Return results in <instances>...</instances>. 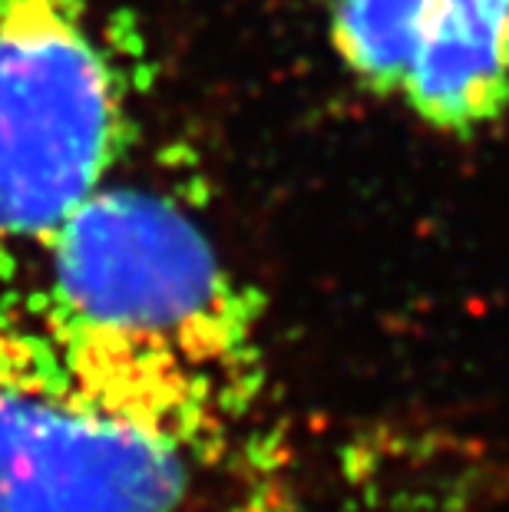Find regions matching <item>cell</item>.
Here are the masks:
<instances>
[{
  "label": "cell",
  "mask_w": 509,
  "mask_h": 512,
  "mask_svg": "<svg viewBox=\"0 0 509 512\" xmlns=\"http://www.w3.org/2000/svg\"><path fill=\"white\" fill-rule=\"evenodd\" d=\"M354 80L443 133H473L509 106V0H324Z\"/></svg>",
  "instance_id": "277c9868"
},
{
  "label": "cell",
  "mask_w": 509,
  "mask_h": 512,
  "mask_svg": "<svg viewBox=\"0 0 509 512\" xmlns=\"http://www.w3.org/2000/svg\"><path fill=\"white\" fill-rule=\"evenodd\" d=\"M202 470L86 394L37 321L0 311V512H182Z\"/></svg>",
  "instance_id": "3957f363"
},
{
  "label": "cell",
  "mask_w": 509,
  "mask_h": 512,
  "mask_svg": "<svg viewBox=\"0 0 509 512\" xmlns=\"http://www.w3.org/2000/svg\"><path fill=\"white\" fill-rule=\"evenodd\" d=\"M123 143V80L90 0H0V242L47 245Z\"/></svg>",
  "instance_id": "7a4b0ae2"
},
{
  "label": "cell",
  "mask_w": 509,
  "mask_h": 512,
  "mask_svg": "<svg viewBox=\"0 0 509 512\" xmlns=\"http://www.w3.org/2000/svg\"><path fill=\"white\" fill-rule=\"evenodd\" d=\"M37 324L119 420L222 460L265 387L258 311L205 228L133 185L93 192L40 248Z\"/></svg>",
  "instance_id": "6da1fadb"
}]
</instances>
